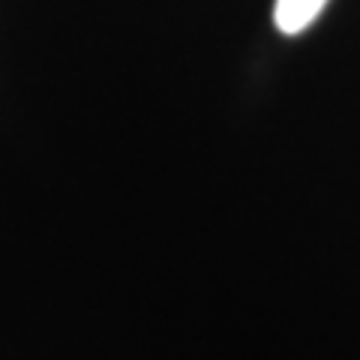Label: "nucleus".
<instances>
[{
  "mask_svg": "<svg viewBox=\"0 0 360 360\" xmlns=\"http://www.w3.org/2000/svg\"><path fill=\"white\" fill-rule=\"evenodd\" d=\"M324 6H328V0H276L274 21L283 33L295 37V33H303L321 15Z\"/></svg>",
  "mask_w": 360,
  "mask_h": 360,
  "instance_id": "nucleus-1",
  "label": "nucleus"
}]
</instances>
